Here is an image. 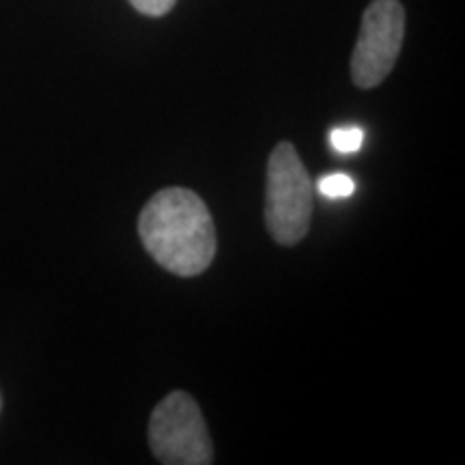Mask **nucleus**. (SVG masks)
<instances>
[{
	"label": "nucleus",
	"mask_w": 465,
	"mask_h": 465,
	"mask_svg": "<svg viewBox=\"0 0 465 465\" xmlns=\"http://www.w3.org/2000/svg\"><path fill=\"white\" fill-rule=\"evenodd\" d=\"M405 37V9L399 0H373L364 9L351 54V78L360 89H375L388 78Z\"/></svg>",
	"instance_id": "4"
},
{
	"label": "nucleus",
	"mask_w": 465,
	"mask_h": 465,
	"mask_svg": "<svg viewBox=\"0 0 465 465\" xmlns=\"http://www.w3.org/2000/svg\"><path fill=\"white\" fill-rule=\"evenodd\" d=\"M130 5L138 14L149 17H162L177 5V0H130Z\"/></svg>",
	"instance_id": "7"
},
{
	"label": "nucleus",
	"mask_w": 465,
	"mask_h": 465,
	"mask_svg": "<svg viewBox=\"0 0 465 465\" xmlns=\"http://www.w3.org/2000/svg\"><path fill=\"white\" fill-rule=\"evenodd\" d=\"M138 232L151 257L177 276H199L216 257L212 213L192 190H160L144 205Z\"/></svg>",
	"instance_id": "1"
},
{
	"label": "nucleus",
	"mask_w": 465,
	"mask_h": 465,
	"mask_svg": "<svg viewBox=\"0 0 465 465\" xmlns=\"http://www.w3.org/2000/svg\"><path fill=\"white\" fill-rule=\"evenodd\" d=\"M315 185L291 143L272 151L267 164L265 224L281 246H295L306 237L312 216Z\"/></svg>",
	"instance_id": "2"
},
{
	"label": "nucleus",
	"mask_w": 465,
	"mask_h": 465,
	"mask_svg": "<svg viewBox=\"0 0 465 465\" xmlns=\"http://www.w3.org/2000/svg\"><path fill=\"white\" fill-rule=\"evenodd\" d=\"M0 407H3V399H0Z\"/></svg>",
	"instance_id": "8"
},
{
	"label": "nucleus",
	"mask_w": 465,
	"mask_h": 465,
	"mask_svg": "<svg viewBox=\"0 0 465 465\" xmlns=\"http://www.w3.org/2000/svg\"><path fill=\"white\" fill-rule=\"evenodd\" d=\"M330 143L339 153H353L362 147L364 132L360 127H339L330 134Z\"/></svg>",
	"instance_id": "6"
},
{
	"label": "nucleus",
	"mask_w": 465,
	"mask_h": 465,
	"mask_svg": "<svg viewBox=\"0 0 465 465\" xmlns=\"http://www.w3.org/2000/svg\"><path fill=\"white\" fill-rule=\"evenodd\" d=\"M317 192L325 199H347L356 192V182L342 173L325 174L322 182L317 183Z\"/></svg>",
	"instance_id": "5"
},
{
	"label": "nucleus",
	"mask_w": 465,
	"mask_h": 465,
	"mask_svg": "<svg viewBox=\"0 0 465 465\" xmlns=\"http://www.w3.org/2000/svg\"><path fill=\"white\" fill-rule=\"evenodd\" d=\"M149 444L164 465H209L213 446L201 407L188 392H171L155 405L149 422Z\"/></svg>",
	"instance_id": "3"
}]
</instances>
